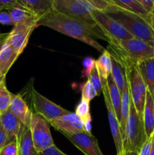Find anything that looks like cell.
<instances>
[{
    "label": "cell",
    "instance_id": "45",
    "mask_svg": "<svg viewBox=\"0 0 154 155\" xmlns=\"http://www.w3.org/2000/svg\"><path fill=\"white\" fill-rule=\"evenodd\" d=\"M3 34H4V33H0V37H1V36H2V35H3Z\"/></svg>",
    "mask_w": 154,
    "mask_h": 155
},
{
    "label": "cell",
    "instance_id": "35",
    "mask_svg": "<svg viewBox=\"0 0 154 155\" xmlns=\"http://www.w3.org/2000/svg\"><path fill=\"white\" fill-rule=\"evenodd\" d=\"M0 24L2 25L14 26L8 12H5V11L0 12Z\"/></svg>",
    "mask_w": 154,
    "mask_h": 155
},
{
    "label": "cell",
    "instance_id": "42",
    "mask_svg": "<svg viewBox=\"0 0 154 155\" xmlns=\"http://www.w3.org/2000/svg\"><path fill=\"white\" fill-rule=\"evenodd\" d=\"M149 155H154V133L152 136V142H151L150 152H149Z\"/></svg>",
    "mask_w": 154,
    "mask_h": 155
},
{
    "label": "cell",
    "instance_id": "24",
    "mask_svg": "<svg viewBox=\"0 0 154 155\" xmlns=\"http://www.w3.org/2000/svg\"><path fill=\"white\" fill-rule=\"evenodd\" d=\"M107 85L108 87L109 95H110V101L113 105V110L116 113L119 124L121 118V104H122V93L119 91V88L115 83L114 80L112 78L111 75L107 78Z\"/></svg>",
    "mask_w": 154,
    "mask_h": 155
},
{
    "label": "cell",
    "instance_id": "9",
    "mask_svg": "<svg viewBox=\"0 0 154 155\" xmlns=\"http://www.w3.org/2000/svg\"><path fill=\"white\" fill-rule=\"evenodd\" d=\"M30 130L34 146L39 153L54 145L50 124L42 116L33 113Z\"/></svg>",
    "mask_w": 154,
    "mask_h": 155
},
{
    "label": "cell",
    "instance_id": "8",
    "mask_svg": "<svg viewBox=\"0 0 154 155\" xmlns=\"http://www.w3.org/2000/svg\"><path fill=\"white\" fill-rule=\"evenodd\" d=\"M38 18L33 15L25 21L14 26V28L9 33L6 42L21 54L27 45L29 39L33 30L38 27Z\"/></svg>",
    "mask_w": 154,
    "mask_h": 155
},
{
    "label": "cell",
    "instance_id": "30",
    "mask_svg": "<svg viewBox=\"0 0 154 155\" xmlns=\"http://www.w3.org/2000/svg\"><path fill=\"white\" fill-rule=\"evenodd\" d=\"M98 93H97L96 91L95 90L92 86L91 85V83H89L88 80L85 82L84 83L82 86V98L81 99L85 100L88 102L90 103V101H91L93 98H95V97L98 96Z\"/></svg>",
    "mask_w": 154,
    "mask_h": 155
},
{
    "label": "cell",
    "instance_id": "22",
    "mask_svg": "<svg viewBox=\"0 0 154 155\" xmlns=\"http://www.w3.org/2000/svg\"><path fill=\"white\" fill-rule=\"evenodd\" d=\"M95 68L101 77L103 86L107 83V80L111 74V55L108 50H104L99 58L95 61Z\"/></svg>",
    "mask_w": 154,
    "mask_h": 155
},
{
    "label": "cell",
    "instance_id": "13",
    "mask_svg": "<svg viewBox=\"0 0 154 155\" xmlns=\"http://www.w3.org/2000/svg\"><path fill=\"white\" fill-rule=\"evenodd\" d=\"M49 124L61 133L72 135L85 131L81 119L75 112H69L67 114L54 120Z\"/></svg>",
    "mask_w": 154,
    "mask_h": 155
},
{
    "label": "cell",
    "instance_id": "36",
    "mask_svg": "<svg viewBox=\"0 0 154 155\" xmlns=\"http://www.w3.org/2000/svg\"><path fill=\"white\" fill-rule=\"evenodd\" d=\"M38 155H66L63 151H60L59 148H57L55 145L49 147L47 149L39 152Z\"/></svg>",
    "mask_w": 154,
    "mask_h": 155
},
{
    "label": "cell",
    "instance_id": "29",
    "mask_svg": "<svg viewBox=\"0 0 154 155\" xmlns=\"http://www.w3.org/2000/svg\"><path fill=\"white\" fill-rule=\"evenodd\" d=\"M88 80L89 83H91L92 87H93L94 89H95V90L96 91L98 95H99L103 91V84L102 82H101V77H100L99 74H98V71H97L96 68H94L93 71H91L90 76H89V77L88 78Z\"/></svg>",
    "mask_w": 154,
    "mask_h": 155
},
{
    "label": "cell",
    "instance_id": "5",
    "mask_svg": "<svg viewBox=\"0 0 154 155\" xmlns=\"http://www.w3.org/2000/svg\"><path fill=\"white\" fill-rule=\"evenodd\" d=\"M94 8L89 0H53V10L57 13L97 26L91 12Z\"/></svg>",
    "mask_w": 154,
    "mask_h": 155
},
{
    "label": "cell",
    "instance_id": "43",
    "mask_svg": "<svg viewBox=\"0 0 154 155\" xmlns=\"http://www.w3.org/2000/svg\"><path fill=\"white\" fill-rule=\"evenodd\" d=\"M122 155H138L137 152H131V151H128V152H124Z\"/></svg>",
    "mask_w": 154,
    "mask_h": 155
},
{
    "label": "cell",
    "instance_id": "21",
    "mask_svg": "<svg viewBox=\"0 0 154 155\" xmlns=\"http://www.w3.org/2000/svg\"><path fill=\"white\" fill-rule=\"evenodd\" d=\"M20 54L5 42L0 51V74L5 77L10 68L18 59Z\"/></svg>",
    "mask_w": 154,
    "mask_h": 155
},
{
    "label": "cell",
    "instance_id": "2",
    "mask_svg": "<svg viewBox=\"0 0 154 155\" xmlns=\"http://www.w3.org/2000/svg\"><path fill=\"white\" fill-rule=\"evenodd\" d=\"M109 48L122 64H137L142 61L154 58V46L135 37L110 44Z\"/></svg>",
    "mask_w": 154,
    "mask_h": 155
},
{
    "label": "cell",
    "instance_id": "17",
    "mask_svg": "<svg viewBox=\"0 0 154 155\" xmlns=\"http://www.w3.org/2000/svg\"><path fill=\"white\" fill-rule=\"evenodd\" d=\"M137 67L147 91L154 99V58L140 61Z\"/></svg>",
    "mask_w": 154,
    "mask_h": 155
},
{
    "label": "cell",
    "instance_id": "46",
    "mask_svg": "<svg viewBox=\"0 0 154 155\" xmlns=\"http://www.w3.org/2000/svg\"><path fill=\"white\" fill-rule=\"evenodd\" d=\"M5 33H4V34H3V35H2V36H1V37H0V39H1V38H2V37H3V36H5Z\"/></svg>",
    "mask_w": 154,
    "mask_h": 155
},
{
    "label": "cell",
    "instance_id": "31",
    "mask_svg": "<svg viewBox=\"0 0 154 155\" xmlns=\"http://www.w3.org/2000/svg\"><path fill=\"white\" fill-rule=\"evenodd\" d=\"M89 2L92 5L94 8L106 13L110 10L112 6L108 0H89Z\"/></svg>",
    "mask_w": 154,
    "mask_h": 155
},
{
    "label": "cell",
    "instance_id": "34",
    "mask_svg": "<svg viewBox=\"0 0 154 155\" xmlns=\"http://www.w3.org/2000/svg\"><path fill=\"white\" fill-rule=\"evenodd\" d=\"M14 8L24 7L20 2L19 0H0V12L3 10L9 11L11 8Z\"/></svg>",
    "mask_w": 154,
    "mask_h": 155
},
{
    "label": "cell",
    "instance_id": "7",
    "mask_svg": "<svg viewBox=\"0 0 154 155\" xmlns=\"http://www.w3.org/2000/svg\"><path fill=\"white\" fill-rule=\"evenodd\" d=\"M91 14L97 25L108 38L110 45L134 37L122 24L113 19L106 12L93 9L91 12Z\"/></svg>",
    "mask_w": 154,
    "mask_h": 155
},
{
    "label": "cell",
    "instance_id": "6",
    "mask_svg": "<svg viewBox=\"0 0 154 155\" xmlns=\"http://www.w3.org/2000/svg\"><path fill=\"white\" fill-rule=\"evenodd\" d=\"M125 68L130 98L140 117L143 118L147 89L137 69V64H122Z\"/></svg>",
    "mask_w": 154,
    "mask_h": 155
},
{
    "label": "cell",
    "instance_id": "44",
    "mask_svg": "<svg viewBox=\"0 0 154 155\" xmlns=\"http://www.w3.org/2000/svg\"><path fill=\"white\" fill-rule=\"evenodd\" d=\"M5 80V77H2V76L1 74H0V83H1L2 82L3 80Z\"/></svg>",
    "mask_w": 154,
    "mask_h": 155
},
{
    "label": "cell",
    "instance_id": "33",
    "mask_svg": "<svg viewBox=\"0 0 154 155\" xmlns=\"http://www.w3.org/2000/svg\"><path fill=\"white\" fill-rule=\"evenodd\" d=\"M0 155H18L17 142H11L6 144L0 149Z\"/></svg>",
    "mask_w": 154,
    "mask_h": 155
},
{
    "label": "cell",
    "instance_id": "15",
    "mask_svg": "<svg viewBox=\"0 0 154 155\" xmlns=\"http://www.w3.org/2000/svg\"><path fill=\"white\" fill-rule=\"evenodd\" d=\"M0 121L7 133L8 143L17 142L24 126L21 121L9 110L0 114Z\"/></svg>",
    "mask_w": 154,
    "mask_h": 155
},
{
    "label": "cell",
    "instance_id": "12",
    "mask_svg": "<svg viewBox=\"0 0 154 155\" xmlns=\"http://www.w3.org/2000/svg\"><path fill=\"white\" fill-rule=\"evenodd\" d=\"M77 148L85 155H104L98 145V140L91 133L85 131L75 134L62 133Z\"/></svg>",
    "mask_w": 154,
    "mask_h": 155
},
{
    "label": "cell",
    "instance_id": "10",
    "mask_svg": "<svg viewBox=\"0 0 154 155\" xmlns=\"http://www.w3.org/2000/svg\"><path fill=\"white\" fill-rule=\"evenodd\" d=\"M32 102L36 113L43 117L48 123L70 112L50 101L36 89L32 91Z\"/></svg>",
    "mask_w": 154,
    "mask_h": 155
},
{
    "label": "cell",
    "instance_id": "18",
    "mask_svg": "<svg viewBox=\"0 0 154 155\" xmlns=\"http://www.w3.org/2000/svg\"><path fill=\"white\" fill-rule=\"evenodd\" d=\"M18 148V155H38L32 139L30 128L23 126L17 140Z\"/></svg>",
    "mask_w": 154,
    "mask_h": 155
},
{
    "label": "cell",
    "instance_id": "41",
    "mask_svg": "<svg viewBox=\"0 0 154 155\" xmlns=\"http://www.w3.org/2000/svg\"><path fill=\"white\" fill-rule=\"evenodd\" d=\"M9 35V33H6L5 35L3 37H2L1 39H0V51H2V49L3 46L5 45V44L6 42V39H7L8 36Z\"/></svg>",
    "mask_w": 154,
    "mask_h": 155
},
{
    "label": "cell",
    "instance_id": "20",
    "mask_svg": "<svg viewBox=\"0 0 154 155\" xmlns=\"http://www.w3.org/2000/svg\"><path fill=\"white\" fill-rule=\"evenodd\" d=\"M110 55H111L112 61V71L110 75L122 93L126 85L128 84L125 68L114 54L110 53Z\"/></svg>",
    "mask_w": 154,
    "mask_h": 155
},
{
    "label": "cell",
    "instance_id": "38",
    "mask_svg": "<svg viewBox=\"0 0 154 155\" xmlns=\"http://www.w3.org/2000/svg\"><path fill=\"white\" fill-rule=\"evenodd\" d=\"M8 144V136L1 121H0V148Z\"/></svg>",
    "mask_w": 154,
    "mask_h": 155
},
{
    "label": "cell",
    "instance_id": "47",
    "mask_svg": "<svg viewBox=\"0 0 154 155\" xmlns=\"http://www.w3.org/2000/svg\"><path fill=\"white\" fill-rule=\"evenodd\" d=\"M0 149H1V148H0Z\"/></svg>",
    "mask_w": 154,
    "mask_h": 155
},
{
    "label": "cell",
    "instance_id": "16",
    "mask_svg": "<svg viewBox=\"0 0 154 155\" xmlns=\"http://www.w3.org/2000/svg\"><path fill=\"white\" fill-rule=\"evenodd\" d=\"M24 8L38 19L53 11V0H19Z\"/></svg>",
    "mask_w": 154,
    "mask_h": 155
},
{
    "label": "cell",
    "instance_id": "1",
    "mask_svg": "<svg viewBox=\"0 0 154 155\" xmlns=\"http://www.w3.org/2000/svg\"><path fill=\"white\" fill-rule=\"evenodd\" d=\"M37 25L45 26L60 33L82 41L100 52L104 48L97 39H103L109 42V39L98 25L91 26L79 20L57 13L54 10L39 18Z\"/></svg>",
    "mask_w": 154,
    "mask_h": 155
},
{
    "label": "cell",
    "instance_id": "28",
    "mask_svg": "<svg viewBox=\"0 0 154 155\" xmlns=\"http://www.w3.org/2000/svg\"><path fill=\"white\" fill-rule=\"evenodd\" d=\"M8 12L10 14L14 25L33 16V15L24 8H14Z\"/></svg>",
    "mask_w": 154,
    "mask_h": 155
},
{
    "label": "cell",
    "instance_id": "39",
    "mask_svg": "<svg viewBox=\"0 0 154 155\" xmlns=\"http://www.w3.org/2000/svg\"><path fill=\"white\" fill-rule=\"evenodd\" d=\"M138 2L148 13L154 10V0H138Z\"/></svg>",
    "mask_w": 154,
    "mask_h": 155
},
{
    "label": "cell",
    "instance_id": "4",
    "mask_svg": "<svg viewBox=\"0 0 154 155\" xmlns=\"http://www.w3.org/2000/svg\"><path fill=\"white\" fill-rule=\"evenodd\" d=\"M124 152H139L140 148L147 139L143 118L137 114L130 98L129 115L123 136Z\"/></svg>",
    "mask_w": 154,
    "mask_h": 155
},
{
    "label": "cell",
    "instance_id": "37",
    "mask_svg": "<svg viewBox=\"0 0 154 155\" xmlns=\"http://www.w3.org/2000/svg\"><path fill=\"white\" fill-rule=\"evenodd\" d=\"M151 142H152V137L146 139V142L143 143V145L140 148L138 152V155H149V152H150Z\"/></svg>",
    "mask_w": 154,
    "mask_h": 155
},
{
    "label": "cell",
    "instance_id": "32",
    "mask_svg": "<svg viewBox=\"0 0 154 155\" xmlns=\"http://www.w3.org/2000/svg\"><path fill=\"white\" fill-rule=\"evenodd\" d=\"M84 69L82 71V77L88 78L91 73L95 68V60L91 57H87L82 62Z\"/></svg>",
    "mask_w": 154,
    "mask_h": 155
},
{
    "label": "cell",
    "instance_id": "40",
    "mask_svg": "<svg viewBox=\"0 0 154 155\" xmlns=\"http://www.w3.org/2000/svg\"><path fill=\"white\" fill-rule=\"evenodd\" d=\"M145 20L149 24V25L150 26V27L154 32V10H152L150 13H149L147 18Z\"/></svg>",
    "mask_w": 154,
    "mask_h": 155
},
{
    "label": "cell",
    "instance_id": "19",
    "mask_svg": "<svg viewBox=\"0 0 154 155\" xmlns=\"http://www.w3.org/2000/svg\"><path fill=\"white\" fill-rule=\"evenodd\" d=\"M143 121L146 137L149 139L154 133V99L148 91L143 108Z\"/></svg>",
    "mask_w": 154,
    "mask_h": 155
},
{
    "label": "cell",
    "instance_id": "27",
    "mask_svg": "<svg viewBox=\"0 0 154 155\" xmlns=\"http://www.w3.org/2000/svg\"><path fill=\"white\" fill-rule=\"evenodd\" d=\"M13 94L8 90L5 80L0 83V114L9 110Z\"/></svg>",
    "mask_w": 154,
    "mask_h": 155
},
{
    "label": "cell",
    "instance_id": "11",
    "mask_svg": "<svg viewBox=\"0 0 154 155\" xmlns=\"http://www.w3.org/2000/svg\"><path fill=\"white\" fill-rule=\"evenodd\" d=\"M102 93L103 95H104L106 107H107V115H108L110 130H111L112 136H113L115 146H116V154H117V155H122L124 154V148L122 132H121L120 128V124H119L116 113H115L114 110H113V105H112L111 101H110L108 87H107V83L105 85H104V86H103Z\"/></svg>",
    "mask_w": 154,
    "mask_h": 155
},
{
    "label": "cell",
    "instance_id": "26",
    "mask_svg": "<svg viewBox=\"0 0 154 155\" xmlns=\"http://www.w3.org/2000/svg\"><path fill=\"white\" fill-rule=\"evenodd\" d=\"M130 107V94L128 84L122 92V104H121V118H120V128L122 132V139H123L124 133H125V126L128 120L129 115ZM123 140V139H122Z\"/></svg>",
    "mask_w": 154,
    "mask_h": 155
},
{
    "label": "cell",
    "instance_id": "3",
    "mask_svg": "<svg viewBox=\"0 0 154 155\" xmlns=\"http://www.w3.org/2000/svg\"><path fill=\"white\" fill-rule=\"evenodd\" d=\"M111 5L107 14L122 24L134 37L154 46V32L144 18Z\"/></svg>",
    "mask_w": 154,
    "mask_h": 155
},
{
    "label": "cell",
    "instance_id": "14",
    "mask_svg": "<svg viewBox=\"0 0 154 155\" xmlns=\"http://www.w3.org/2000/svg\"><path fill=\"white\" fill-rule=\"evenodd\" d=\"M9 110L21 121L23 125L30 128L33 112L21 95H13Z\"/></svg>",
    "mask_w": 154,
    "mask_h": 155
},
{
    "label": "cell",
    "instance_id": "23",
    "mask_svg": "<svg viewBox=\"0 0 154 155\" xmlns=\"http://www.w3.org/2000/svg\"><path fill=\"white\" fill-rule=\"evenodd\" d=\"M108 1L116 7L135 14L144 19H146L149 15V13L139 2L138 0H108Z\"/></svg>",
    "mask_w": 154,
    "mask_h": 155
},
{
    "label": "cell",
    "instance_id": "25",
    "mask_svg": "<svg viewBox=\"0 0 154 155\" xmlns=\"http://www.w3.org/2000/svg\"><path fill=\"white\" fill-rule=\"evenodd\" d=\"M75 114L81 119L84 127V130L91 133V117L90 114V103L85 100L81 99L75 109Z\"/></svg>",
    "mask_w": 154,
    "mask_h": 155
}]
</instances>
